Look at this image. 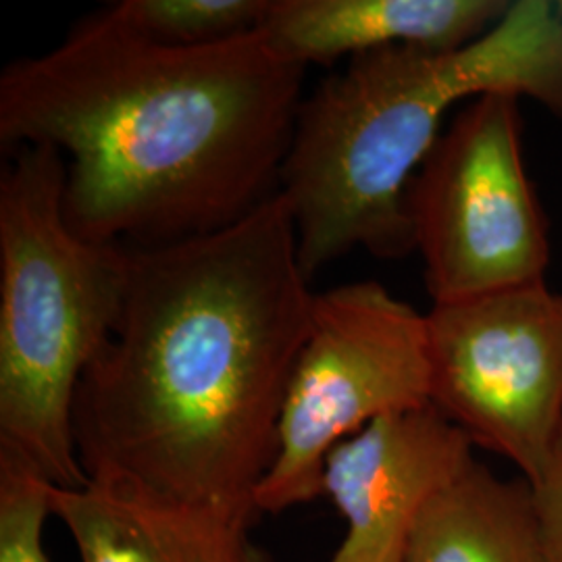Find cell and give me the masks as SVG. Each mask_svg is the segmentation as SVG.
<instances>
[{
	"label": "cell",
	"instance_id": "7",
	"mask_svg": "<svg viewBox=\"0 0 562 562\" xmlns=\"http://www.w3.org/2000/svg\"><path fill=\"white\" fill-rule=\"evenodd\" d=\"M425 315L431 406L536 482L562 431V294L531 281Z\"/></svg>",
	"mask_w": 562,
	"mask_h": 562
},
{
	"label": "cell",
	"instance_id": "11",
	"mask_svg": "<svg viewBox=\"0 0 562 562\" xmlns=\"http://www.w3.org/2000/svg\"><path fill=\"white\" fill-rule=\"evenodd\" d=\"M402 562H546L531 485L473 461L423 506Z\"/></svg>",
	"mask_w": 562,
	"mask_h": 562
},
{
	"label": "cell",
	"instance_id": "4",
	"mask_svg": "<svg viewBox=\"0 0 562 562\" xmlns=\"http://www.w3.org/2000/svg\"><path fill=\"white\" fill-rule=\"evenodd\" d=\"M63 194L65 159L44 144L0 178V452L78 490L74 404L117 319L121 246L76 234Z\"/></svg>",
	"mask_w": 562,
	"mask_h": 562
},
{
	"label": "cell",
	"instance_id": "10",
	"mask_svg": "<svg viewBox=\"0 0 562 562\" xmlns=\"http://www.w3.org/2000/svg\"><path fill=\"white\" fill-rule=\"evenodd\" d=\"M504 0H269L261 30L292 63H331L394 46L457 50L503 20Z\"/></svg>",
	"mask_w": 562,
	"mask_h": 562
},
{
	"label": "cell",
	"instance_id": "3",
	"mask_svg": "<svg viewBox=\"0 0 562 562\" xmlns=\"http://www.w3.org/2000/svg\"><path fill=\"white\" fill-rule=\"evenodd\" d=\"M485 94L527 97L562 120V20L548 0L510 2L457 50L394 46L350 59L301 102L280 171L308 278L355 248L415 250L406 190L442 136L443 113Z\"/></svg>",
	"mask_w": 562,
	"mask_h": 562
},
{
	"label": "cell",
	"instance_id": "16",
	"mask_svg": "<svg viewBox=\"0 0 562 562\" xmlns=\"http://www.w3.org/2000/svg\"><path fill=\"white\" fill-rule=\"evenodd\" d=\"M265 562H269V561H265Z\"/></svg>",
	"mask_w": 562,
	"mask_h": 562
},
{
	"label": "cell",
	"instance_id": "6",
	"mask_svg": "<svg viewBox=\"0 0 562 562\" xmlns=\"http://www.w3.org/2000/svg\"><path fill=\"white\" fill-rule=\"evenodd\" d=\"M406 211L434 304L546 280L548 229L522 165L517 97L462 109L411 181Z\"/></svg>",
	"mask_w": 562,
	"mask_h": 562
},
{
	"label": "cell",
	"instance_id": "1",
	"mask_svg": "<svg viewBox=\"0 0 562 562\" xmlns=\"http://www.w3.org/2000/svg\"><path fill=\"white\" fill-rule=\"evenodd\" d=\"M120 257L117 319L74 404L88 482L255 517L317 294L288 202Z\"/></svg>",
	"mask_w": 562,
	"mask_h": 562
},
{
	"label": "cell",
	"instance_id": "12",
	"mask_svg": "<svg viewBox=\"0 0 562 562\" xmlns=\"http://www.w3.org/2000/svg\"><path fill=\"white\" fill-rule=\"evenodd\" d=\"M269 0H121L113 9L146 36L171 46H206L261 27Z\"/></svg>",
	"mask_w": 562,
	"mask_h": 562
},
{
	"label": "cell",
	"instance_id": "8",
	"mask_svg": "<svg viewBox=\"0 0 562 562\" xmlns=\"http://www.w3.org/2000/svg\"><path fill=\"white\" fill-rule=\"evenodd\" d=\"M475 461L471 438L427 404L369 423L323 467L322 496L346 521L327 562H402L423 506Z\"/></svg>",
	"mask_w": 562,
	"mask_h": 562
},
{
	"label": "cell",
	"instance_id": "9",
	"mask_svg": "<svg viewBox=\"0 0 562 562\" xmlns=\"http://www.w3.org/2000/svg\"><path fill=\"white\" fill-rule=\"evenodd\" d=\"M50 515L69 531L81 562H265L248 538L252 515L165 503L88 482L50 485Z\"/></svg>",
	"mask_w": 562,
	"mask_h": 562
},
{
	"label": "cell",
	"instance_id": "15",
	"mask_svg": "<svg viewBox=\"0 0 562 562\" xmlns=\"http://www.w3.org/2000/svg\"><path fill=\"white\" fill-rule=\"evenodd\" d=\"M557 11H559V15H561V20H562V0H561V2H557Z\"/></svg>",
	"mask_w": 562,
	"mask_h": 562
},
{
	"label": "cell",
	"instance_id": "5",
	"mask_svg": "<svg viewBox=\"0 0 562 562\" xmlns=\"http://www.w3.org/2000/svg\"><path fill=\"white\" fill-rule=\"evenodd\" d=\"M427 404V315L378 281L315 294L281 406L278 452L255 494L257 513L315 501L338 443L380 417Z\"/></svg>",
	"mask_w": 562,
	"mask_h": 562
},
{
	"label": "cell",
	"instance_id": "14",
	"mask_svg": "<svg viewBox=\"0 0 562 562\" xmlns=\"http://www.w3.org/2000/svg\"><path fill=\"white\" fill-rule=\"evenodd\" d=\"M529 485L538 513L543 561L562 562V431L542 475Z\"/></svg>",
	"mask_w": 562,
	"mask_h": 562
},
{
	"label": "cell",
	"instance_id": "13",
	"mask_svg": "<svg viewBox=\"0 0 562 562\" xmlns=\"http://www.w3.org/2000/svg\"><path fill=\"white\" fill-rule=\"evenodd\" d=\"M50 485L27 464L0 452V562H50L44 548Z\"/></svg>",
	"mask_w": 562,
	"mask_h": 562
},
{
	"label": "cell",
	"instance_id": "2",
	"mask_svg": "<svg viewBox=\"0 0 562 562\" xmlns=\"http://www.w3.org/2000/svg\"><path fill=\"white\" fill-rule=\"evenodd\" d=\"M304 67L261 30L206 46L146 36L113 9L0 76V140L65 159L81 238L153 246L223 229L267 201L294 134Z\"/></svg>",
	"mask_w": 562,
	"mask_h": 562
}]
</instances>
